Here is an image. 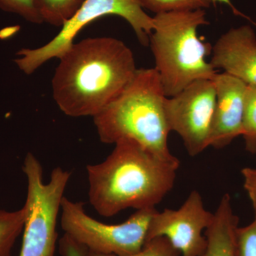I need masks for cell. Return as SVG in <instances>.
<instances>
[{
  "label": "cell",
  "mask_w": 256,
  "mask_h": 256,
  "mask_svg": "<svg viewBox=\"0 0 256 256\" xmlns=\"http://www.w3.org/2000/svg\"><path fill=\"white\" fill-rule=\"evenodd\" d=\"M107 15L124 18L132 28L141 44L149 45L150 36L154 30V18L146 14L138 0H85L54 38L38 48L18 50L15 64L24 73L31 75L48 60L60 58L88 24Z\"/></svg>",
  "instance_id": "8992f818"
},
{
  "label": "cell",
  "mask_w": 256,
  "mask_h": 256,
  "mask_svg": "<svg viewBox=\"0 0 256 256\" xmlns=\"http://www.w3.org/2000/svg\"><path fill=\"white\" fill-rule=\"evenodd\" d=\"M214 68L256 86V35L250 25L232 28L218 38L212 48Z\"/></svg>",
  "instance_id": "8fae6325"
},
{
  "label": "cell",
  "mask_w": 256,
  "mask_h": 256,
  "mask_svg": "<svg viewBox=\"0 0 256 256\" xmlns=\"http://www.w3.org/2000/svg\"><path fill=\"white\" fill-rule=\"evenodd\" d=\"M22 170L28 182L23 240L18 256H54L57 242V222L70 178L68 170L58 166L50 181L44 182L43 168L34 154L28 152Z\"/></svg>",
  "instance_id": "5b68a950"
},
{
  "label": "cell",
  "mask_w": 256,
  "mask_h": 256,
  "mask_svg": "<svg viewBox=\"0 0 256 256\" xmlns=\"http://www.w3.org/2000/svg\"><path fill=\"white\" fill-rule=\"evenodd\" d=\"M89 256H117L102 255L89 252ZM126 256H181L180 252L173 247L164 237H156L146 242L140 252Z\"/></svg>",
  "instance_id": "ac0fdd59"
},
{
  "label": "cell",
  "mask_w": 256,
  "mask_h": 256,
  "mask_svg": "<svg viewBox=\"0 0 256 256\" xmlns=\"http://www.w3.org/2000/svg\"><path fill=\"white\" fill-rule=\"evenodd\" d=\"M26 212L0 210V256H11L15 242L22 233Z\"/></svg>",
  "instance_id": "5bb4252c"
},
{
  "label": "cell",
  "mask_w": 256,
  "mask_h": 256,
  "mask_svg": "<svg viewBox=\"0 0 256 256\" xmlns=\"http://www.w3.org/2000/svg\"><path fill=\"white\" fill-rule=\"evenodd\" d=\"M216 104L214 82L210 79L196 80L165 99L170 132L178 133L190 156H198L210 146Z\"/></svg>",
  "instance_id": "ba28073f"
},
{
  "label": "cell",
  "mask_w": 256,
  "mask_h": 256,
  "mask_svg": "<svg viewBox=\"0 0 256 256\" xmlns=\"http://www.w3.org/2000/svg\"><path fill=\"white\" fill-rule=\"evenodd\" d=\"M244 178V188L252 201L256 218V169L246 168L242 170Z\"/></svg>",
  "instance_id": "44dd1931"
},
{
  "label": "cell",
  "mask_w": 256,
  "mask_h": 256,
  "mask_svg": "<svg viewBox=\"0 0 256 256\" xmlns=\"http://www.w3.org/2000/svg\"><path fill=\"white\" fill-rule=\"evenodd\" d=\"M43 22L62 26L76 13L85 0H34Z\"/></svg>",
  "instance_id": "4fadbf2b"
},
{
  "label": "cell",
  "mask_w": 256,
  "mask_h": 256,
  "mask_svg": "<svg viewBox=\"0 0 256 256\" xmlns=\"http://www.w3.org/2000/svg\"><path fill=\"white\" fill-rule=\"evenodd\" d=\"M143 9L156 14L180 10H194L210 8V0H138Z\"/></svg>",
  "instance_id": "2e32d148"
},
{
  "label": "cell",
  "mask_w": 256,
  "mask_h": 256,
  "mask_svg": "<svg viewBox=\"0 0 256 256\" xmlns=\"http://www.w3.org/2000/svg\"><path fill=\"white\" fill-rule=\"evenodd\" d=\"M52 86L58 108L72 118H94L127 86L138 68L132 50L112 37L74 43L60 58Z\"/></svg>",
  "instance_id": "6da1fadb"
},
{
  "label": "cell",
  "mask_w": 256,
  "mask_h": 256,
  "mask_svg": "<svg viewBox=\"0 0 256 256\" xmlns=\"http://www.w3.org/2000/svg\"><path fill=\"white\" fill-rule=\"evenodd\" d=\"M156 208L137 210L119 224H106L87 214L82 202L64 196L60 206V226L66 234L86 248L102 255L126 256L144 246L152 216Z\"/></svg>",
  "instance_id": "52a82bcc"
},
{
  "label": "cell",
  "mask_w": 256,
  "mask_h": 256,
  "mask_svg": "<svg viewBox=\"0 0 256 256\" xmlns=\"http://www.w3.org/2000/svg\"><path fill=\"white\" fill-rule=\"evenodd\" d=\"M58 250L62 256H89L86 248L64 234L58 242Z\"/></svg>",
  "instance_id": "ffe728a7"
},
{
  "label": "cell",
  "mask_w": 256,
  "mask_h": 256,
  "mask_svg": "<svg viewBox=\"0 0 256 256\" xmlns=\"http://www.w3.org/2000/svg\"><path fill=\"white\" fill-rule=\"evenodd\" d=\"M166 98L156 69L138 68L124 90L92 118L99 139L108 144L132 141L160 159L180 162L168 146Z\"/></svg>",
  "instance_id": "3957f363"
},
{
  "label": "cell",
  "mask_w": 256,
  "mask_h": 256,
  "mask_svg": "<svg viewBox=\"0 0 256 256\" xmlns=\"http://www.w3.org/2000/svg\"><path fill=\"white\" fill-rule=\"evenodd\" d=\"M216 92L210 146L222 149L242 136V118L248 85L225 73L213 79Z\"/></svg>",
  "instance_id": "30bf717a"
},
{
  "label": "cell",
  "mask_w": 256,
  "mask_h": 256,
  "mask_svg": "<svg viewBox=\"0 0 256 256\" xmlns=\"http://www.w3.org/2000/svg\"><path fill=\"white\" fill-rule=\"evenodd\" d=\"M246 150L256 153V86L248 85L246 92L242 136Z\"/></svg>",
  "instance_id": "9a60e30c"
},
{
  "label": "cell",
  "mask_w": 256,
  "mask_h": 256,
  "mask_svg": "<svg viewBox=\"0 0 256 256\" xmlns=\"http://www.w3.org/2000/svg\"><path fill=\"white\" fill-rule=\"evenodd\" d=\"M236 256H256V218L236 232Z\"/></svg>",
  "instance_id": "d6986e66"
},
{
  "label": "cell",
  "mask_w": 256,
  "mask_h": 256,
  "mask_svg": "<svg viewBox=\"0 0 256 256\" xmlns=\"http://www.w3.org/2000/svg\"><path fill=\"white\" fill-rule=\"evenodd\" d=\"M0 9L18 14L30 23H43L34 0H0Z\"/></svg>",
  "instance_id": "e0dca14e"
},
{
  "label": "cell",
  "mask_w": 256,
  "mask_h": 256,
  "mask_svg": "<svg viewBox=\"0 0 256 256\" xmlns=\"http://www.w3.org/2000/svg\"><path fill=\"white\" fill-rule=\"evenodd\" d=\"M210 4H216V3H220V4H225L228 5V6H230L232 8V11L236 15H239V16H244V18H246L245 15L242 14V12L238 11L235 6H234L233 4H232L230 0H210Z\"/></svg>",
  "instance_id": "7402d4cb"
},
{
  "label": "cell",
  "mask_w": 256,
  "mask_h": 256,
  "mask_svg": "<svg viewBox=\"0 0 256 256\" xmlns=\"http://www.w3.org/2000/svg\"><path fill=\"white\" fill-rule=\"evenodd\" d=\"M230 200L228 194L222 196L213 220L206 229L207 245L202 256H236L238 217L234 214Z\"/></svg>",
  "instance_id": "7c38bea8"
},
{
  "label": "cell",
  "mask_w": 256,
  "mask_h": 256,
  "mask_svg": "<svg viewBox=\"0 0 256 256\" xmlns=\"http://www.w3.org/2000/svg\"><path fill=\"white\" fill-rule=\"evenodd\" d=\"M214 218L205 208L200 192L193 190L178 210L154 212L148 227L146 242L164 237L181 256H202L207 240L203 236Z\"/></svg>",
  "instance_id": "9c48e42d"
},
{
  "label": "cell",
  "mask_w": 256,
  "mask_h": 256,
  "mask_svg": "<svg viewBox=\"0 0 256 256\" xmlns=\"http://www.w3.org/2000/svg\"><path fill=\"white\" fill-rule=\"evenodd\" d=\"M180 164L132 141H120L102 162L87 165L89 202L108 218L127 208H156L174 186Z\"/></svg>",
  "instance_id": "7a4b0ae2"
},
{
  "label": "cell",
  "mask_w": 256,
  "mask_h": 256,
  "mask_svg": "<svg viewBox=\"0 0 256 256\" xmlns=\"http://www.w3.org/2000/svg\"><path fill=\"white\" fill-rule=\"evenodd\" d=\"M149 45L165 96L172 97L198 80H213L217 72L206 57L212 47L197 34L210 24L204 9L180 10L154 16Z\"/></svg>",
  "instance_id": "277c9868"
}]
</instances>
